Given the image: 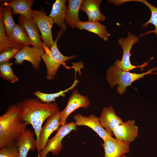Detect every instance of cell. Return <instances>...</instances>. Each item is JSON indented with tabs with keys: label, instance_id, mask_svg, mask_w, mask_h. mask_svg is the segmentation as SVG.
Segmentation results:
<instances>
[{
	"label": "cell",
	"instance_id": "1",
	"mask_svg": "<svg viewBox=\"0 0 157 157\" xmlns=\"http://www.w3.org/2000/svg\"><path fill=\"white\" fill-rule=\"evenodd\" d=\"M28 125L22 119L21 102L9 106L0 117V149L15 146Z\"/></svg>",
	"mask_w": 157,
	"mask_h": 157
},
{
	"label": "cell",
	"instance_id": "2",
	"mask_svg": "<svg viewBox=\"0 0 157 157\" xmlns=\"http://www.w3.org/2000/svg\"><path fill=\"white\" fill-rule=\"evenodd\" d=\"M21 103L22 119L28 125L32 121H44L52 114L60 111L56 103H43L38 98L26 99Z\"/></svg>",
	"mask_w": 157,
	"mask_h": 157
},
{
	"label": "cell",
	"instance_id": "3",
	"mask_svg": "<svg viewBox=\"0 0 157 157\" xmlns=\"http://www.w3.org/2000/svg\"><path fill=\"white\" fill-rule=\"evenodd\" d=\"M64 32L61 30L58 31L56 38L50 49L43 43L42 47L44 52L41 55L47 69L46 79L49 81L53 80L61 65L65 62L78 56L76 55L65 56L62 54L57 47L59 39L63 35Z\"/></svg>",
	"mask_w": 157,
	"mask_h": 157
},
{
	"label": "cell",
	"instance_id": "4",
	"mask_svg": "<svg viewBox=\"0 0 157 157\" xmlns=\"http://www.w3.org/2000/svg\"><path fill=\"white\" fill-rule=\"evenodd\" d=\"M157 67H154L149 69L147 72L141 74H137L125 71L115 66H110L106 73V79L111 88L117 85V88L118 93L122 94L126 91V88L131 86V83L139 79L144 77V76L149 74H156L157 72L152 73L156 71Z\"/></svg>",
	"mask_w": 157,
	"mask_h": 157
},
{
	"label": "cell",
	"instance_id": "5",
	"mask_svg": "<svg viewBox=\"0 0 157 157\" xmlns=\"http://www.w3.org/2000/svg\"><path fill=\"white\" fill-rule=\"evenodd\" d=\"M127 32L128 35L126 38H121L118 40V44L122 49L123 55L121 60H116L114 65L122 70L126 72H129L136 68H140L142 70L143 68L148 65L149 61L153 58L140 65L136 66L132 65L130 58L132 54H130V51L133 44L139 42V38L131 34L129 32L127 31Z\"/></svg>",
	"mask_w": 157,
	"mask_h": 157
},
{
	"label": "cell",
	"instance_id": "6",
	"mask_svg": "<svg viewBox=\"0 0 157 157\" xmlns=\"http://www.w3.org/2000/svg\"><path fill=\"white\" fill-rule=\"evenodd\" d=\"M31 16L40 32V38L43 42L50 49L54 42L52 33L53 20L42 10H32Z\"/></svg>",
	"mask_w": 157,
	"mask_h": 157
},
{
	"label": "cell",
	"instance_id": "7",
	"mask_svg": "<svg viewBox=\"0 0 157 157\" xmlns=\"http://www.w3.org/2000/svg\"><path fill=\"white\" fill-rule=\"evenodd\" d=\"M76 126L75 122L73 121L60 126L56 135L49 139L44 149L38 153L40 154V157H46L50 152L54 155H58L63 148L62 140L71 131H76Z\"/></svg>",
	"mask_w": 157,
	"mask_h": 157
},
{
	"label": "cell",
	"instance_id": "8",
	"mask_svg": "<svg viewBox=\"0 0 157 157\" xmlns=\"http://www.w3.org/2000/svg\"><path fill=\"white\" fill-rule=\"evenodd\" d=\"M90 104L88 97L81 94L75 89L73 91L69 98L67 105L65 108L60 111V126L67 124L66 120L69 115L76 109L83 108H86Z\"/></svg>",
	"mask_w": 157,
	"mask_h": 157
},
{
	"label": "cell",
	"instance_id": "9",
	"mask_svg": "<svg viewBox=\"0 0 157 157\" xmlns=\"http://www.w3.org/2000/svg\"><path fill=\"white\" fill-rule=\"evenodd\" d=\"M44 52V50L35 47L25 46L14 57V63L16 65H22L24 61H27L31 63L34 69L38 70L42 59L41 56Z\"/></svg>",
	"mask_w": 157,
	"mask_h": 157
},
{
	"label": "cell",
	"instance_id": "10",
	"mask_svg": "<svg viewBox=\"0 0 157 157\" xmlns=\"http://www.w3.org/2000/svg\"><path fill=\"white\" fill-rule=\"evenodd\" d=\"M60 111L56 112L49 116L47 119L44 125L42 127L38 142V153H40L45 147L51 134L59 129L60 126Z\"/></svg>",
	"mask_w": 157,
	"mask_h": 157
},
{
	"label": "cell",
	"instance_id": "11",
	"mask_svg": "<svg viewBox=\"0 0 157 157\" xmlns=\"http://www.w3.org/2000/svg\"><path fill=\"white\" fill-rule=\"evenodd\" d=\"M138 130L135 121L129 120L115 127L113 133L117 140L129 144L138 136Z\"/></svg>",
	"mask_w": 157,
	"mask_h": 157
},
{
	"label": "cell",
	"instance_id": "12",
	"mask_svg": "<svg viewBox=\"0 0 157 157\" xmlns=\"http://www.w3.org/2000/svg\"><path fill=\"white\" fill-rule=\"evenodd\" d=\"M77 126H85L92 129L104 141L108 136H112L113 133L107 131L101 125L99 118L94 115L88 117L77 114L73 117Z\"/></svg>",
	"mask_w": 157,
	"mask_h": 157
},
{
	"label": "cell",
	"instance_id": "13",
	"mask_svg": "<svg viewBox=\"0 0 157 157\" xmlns=\"http://www.w3.org/2000/svg\"><path fill=\"white\" fill-rule=\"evenodd\" d=\"M101 144L104 150V157H120L130 151L129 144L113 138L107 137Z\"/></svg>",
	"mask_w": 157,
	"mask_h": 157
},
{
	"label": "cell",
	"instance_id": "14",
	"mask_svg": "<svg viewBox=\"0 0 157 157\" xmlns=\"http://www.w3.org/2000/svg\"><path fill=\"white\" fill-rule=\"evenodd\" d=\"M15 146L17 147L19 157H27L30 150L34 151L38 149V143L33 133L26 129L18 139Z\"/></svg>",
	"mask_w": 157,
	"mask_h": 157
},
{
	"label": "cell",
	"instance_id": "15",
	"mask_svg": "<svg viewBox=\"0 0 157 157\" xmlns=\"http://www.w3.org/2000/svg\"><path fill=\"white\" fill-rule=\"evenodd\" d=\"M103 127L108 132L113 133L114 129L123 122L116 114L111 106L104 107L99 117Z\"/></svg>",
	"mask_w": 157,
	"mask_h": 157
},
{
	"label": "cell",
	"instance_id": "16",
	"mask_svg": "<svg viewBox=\"0 0 157 157\" xmlns=\"http://www.w3.org/2000/svg\"><path fill=\"white\" fill-rule=\"evenodd\" d=\"M66 0H56L53 4L49 16L53 21L57 27L65 32L67 28L65 22L67 7Z\"/></svg>",
	"mask_w": 157,
	"mask_h": 157
},
{
	"label": "cell",
	"instance_id": "17",
	"mask_svg": "<svg viewBox=\"0 0 157 157\" xmlns=\"http://www.w3.org/2000/svg\"><path fill=\"white\" fill-rule=\"evenodd\" d=\"M19 24L25 29L28 36L35 47L39 49L44 50L42 47L39 30L32 19H28L22 15L18 18Z\"/></svg>",
	"mask_w": 157,
	"mask_h": 157
},
{
	"label": "cell",
	"instance_id": "18",
	"mask_svg": "<svg viewBox=\"0 0 157 157\" xmlns=\"http://www.w3.org/2000/svg\"><path fill=\"white\" fill-rule=\"evenodd\" d=\"M101 0H84L80 10L85 12L88 18V21L98 22L104 21L105 16L101 13L99 6Z\"/></svg>",
	"mask_w": 157,
	"mask_h": 157
},
{
	"label": "cell",
	"instance_id": "19",
	"mask_svg": "<svg viewBox=\"0 0 157 157\" xmlns=\"http://www.w3.org/2000/svg\"><path fill=\"white\" fill-rule=\"evenodd\" d=\"M33 1V0H14L5 1L1 5L10 7L12 9L13 14H20L28 19H32L31 8Z\"/></svg>",
	"mask_w": 157,
	"mask_h": 157
},
{
	"label": "cell",
	"instance_id": "20",
	"mask_svg": "<svg viewBox=\"0 0 157 157\" xmlns=\"http://www.w3.org/2000/svg\"><path fill=\"white\" fill-rule=\"evenodd\" d=\"M76 27L81 30L85 29L94 33L105 41H107L110 36L106 31V27L98 22H84L80 20L76 24Z\"/></svg>",
	"mask_w": 157,
	"mask_h": 157
},
{
	"label": "cell",
	"instance_id": "21",
	"mask_svg": "<svg viewBox=\"0 0 157 157\" xmlns=\"http://www.w3.org/2000/svg\"><path fill=\"white\" fill-rule=\"evenodd\" d=\"M83 0H68L65 22L73 29L76 27V24L80 20L79 12Z\"/></svg>",
	"mask_w": 157,
	"mask_h": 157
},
{
	"label": "cell",
	"instance_id": "22",
	"mask_svg": "<svg viewBox=\"0 0 157 157\" xmlns=\"http://www.w3.org/2000/svg\"><path fill=\"white\" fill-rule=\"evenodd\" d=\"M9 40L16 42L24 45L34 44L28 36L24 28L20 24H16L12 31V34L10 37L7 36Z\"/></svg>",
	"mask_w": 157,
	"mask_h": 157
},
{
	"label": "cell",
	"instance_id": "23",
	"mask_svg": "<svg viewBox=\"0 0 157 157\" xmlns=\"http://www.w3.org/2000/svg\"><path fill=\"white\" fill-rule=\"evenodd\" d=\"M1 5L0 7V16L4 26L7 36L10 37L12 31L16 24L12 17V8L9 6H5L4 8Z\"/></svg>",
	"mask_w": 157,
	"mask_h": 157
},
{
	"label": "cell",
	"instance_id": "24",
	"mask_svg": "<svg viewBox=\"0 0 157 157\" xmlns=\"http://www.w3.org/2000/svg\"><path fill=\"white\" fill-rule=\"evenodd\" d=\"M78 80L76 78L72 85L66 89L53 93H46L42 92L39 91H37L33 92V93L37 98L40 99L42 102L46 103H50L55 102L57 98L62 97H64L65 96V93L69 90L73 89L78 83Z\"/></svg>",
	"mask_w": 157,
	"mask_h": 157
},
{
	"label": "cell",
	"instance_id": "25",
	"mask_svg": "<svg viewBox=\"0 0 157 157\" xmlns=\"http://www.w3.org/2000/svg\"><path fill=\"white\" fill-rule=\"evenodd\" d=\"M24 46V45L8 39L1 17L0 16V52L9 48H15L21 49Z\"/></svg>",
	"mask_w": 157,
	"mask_h": 157
},
{
	"label": "cell",
	"instance_id": "26",
	"mask_svg": "<svg viewBox=\"0 0 157 157\" xmlns=\"http://www.w3.org/2000/svg\"><path fill=\"white\" fill-rule=\"evenodd\" d=\"M140 2L147 6L150 10L151 14L149 20L144 24H142V26L143 27H147L149 24H151L154 26L155 29L153 30L147 31L145 33L141 34L139 37V38L145 35L152 33H155L157 37V8L150 4L147 0H140Z\"/></svg>",
	"mask_w": 157,
	"mask_h": 157
},
{
	"label": "cell",
	"instance_id": "27",
	"mask_svg": "<svg viewBox=\"0 0 157 157\" xmlns=\"http://www.w3.org/2000/svg\"><path fill=\"white\" fill-rule=\"evenodd\" d=\"M0 76L3 80L12 83L19 80L18 77L14 74L9 62L0 64Z\"/></svg>",
	"mask_w": 157,
	"mask_h": 157
},
{
	"label": "cell",
	"instance_id": "28",
	"mask_svg": "<svg viewBox=\"0 0 157 157\" xmlns=\"http://www.w3.org/2000/svg\"><path fill=\"white\" fill-rule=\"evenodd\" d=\"M20 49L15 48H9L0 52V64L9 62Z\"/></svg>",
	"mask_w": 157,
	"mask_h": 157
},
{
	"label": "cell",
	"instance_id": "29",
	"mask_svg": "<svg viewBox=\"0 0 157 157\" xmlns=\"http://www.w3.org/2000/svg\"><path fill=\"white\" fill-rule=\"evenodd\" d=\"M0 157H19L17 147L12 146L0 149Z\"/></svg>",
	"mask_w": 157,
	"mask_h": 157
},
{
	"label": "cell",
	"instance_id": "30",
	"mask_svg": "<svg viewBox=\"0 0 157 157\" xmlns=\"http://www.w3.org/2000/svg\"><path fill=\"white\" fill-rule=\"evenodd\" d=\"M140 0H109V3L113 4L114 6H118L129 1H136L140 2Z\"/></svg>",
	"mask_w": 157,
	"mask_h": 157
},
{
	"label": "cell",
	"instance_id": "31",
	"mask_svg": "<svg viewBox=\"0 0 157 157\" xmlns=\"http://www.w3.org/2000/svg\"><path fill=\"white\" fill-rule=\"evenodd\" d=\"M120 157H126L125 155V154H124L122 155Z\"/></svg>",
	"mask_w": 157,
	"mask_h": 157
},
{
	"label": "cell",
	"instance_id": "32",
	"mask_svg": "<svg viewBox=\"0 0 157 157\" xmlns=\"http://www.w3.org/2000/svg\"><path fill=\"white\" fill-rule=\"evenodd\" d=\"M38 157H40V154L39 153H38Z\"/></svg>",
	"mask_w": 157,
	"mask_h": 157
}]
</instances>
